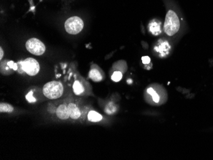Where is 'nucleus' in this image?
<instances>
[{
  "label": "nucleus",
  "instance_id": "f257e3e1",
  "mask_svg": "<svg viewBox=\"0 0 213 160\" xmlns=\"http://www.w3.org/2000/svg\"><path fill=\"white\" fill-rule=\"evenodd\" d=\"M180 22L177 14L172 10H169L165 18L164 31L169 36H173L179 31Z\"/></svg>",
  "mask_w": 213,
  "mask_h": 160
},
{
  "label": "nucleus",
  "instance_id": "f03ea898",
  "mask_svg": "<svg viewBox=\"0 0 213 160\" xmlns=\"http://www.w3.org/2000/svg\"><path fill=\"white\" fill-rule=\"evenodd\" d=\"M63 92V86L60 82L52 81L47 82L43 88V93L48 99L60 98Z\"/></svg>",
  "mask_w": 213,
  "mask_h": 160
},
{
  "label": "nucleus",
  "instance_id": "7ed1b4c3",
  "mask_svg": "<svg viewBox=\"0 0 213 160\" xmlns=\"http://www.w3.org/2000/svg\"><path fill=\"white\" fill-rule=\"evenodd\" d=\"M65 30L71 35L79 33L84 28V22L80 18L74 16L68 19L64 23Z\"/></svg>",
  "mask_w": 213,
  "mask_h": 160
},
{
  "label": "nucleus",
  "instance_id": "20e7f679",
  "mask_svg": "<svg viewBox=\"0 0 213 160\" xmlns=\"http://www.w3.org/2000/svg\"><path fill=\"white\" fill-rule=\"evenodd\" d=\"M26 47L30 53L36 56H41L45 51V45L35 38L28 40L26 43Z\"/></svg>",
  "mask_w": 213,
  "mask_h": 160
},
{
  "label": "nucleus",
  "instance_id": "39448f33",
  "mask_svg": "<svg viewBox=\"0 0 213 160\" xmlns=\"http://www.w3.org/2000/svg\"><path fill=\"white\" fill-rule=\"evenodd\" d=\"M24 71L30 76L37 75L40 71V65L38 62L33 58H27L23 61Z\"/></svg>",
  "mask_w": 213,
  "mask_h": 160
},
{
  "label": "nucleus",
  "instance_id": "423d86ee",
  "mask_svg": "<svg viewBox=\"0 0 213 160\" xmlns=\"http://www.w3.org/2000/svg\"><path fill=\"white\" fill-rule=\"evenodd\" d=\"M170 49V46L167 41L160 42L158 45L155 47V50L158 52L161 57L167 55Z\"/></svg>",
  "mask_w": 213,
  "mask_h": 160
},
{
  "label": "nucleus",
  "instance_id": "0eeeda50",
  "mask_svg": "<svg viewBox=\"0 0 213 160\" xmlns=\"http://www.w3.org/2000/svg\"><path fill=\"white\" fill-rule=\"evenodd\" d=\"M56 115L61 119H67L70 117L68 106L65 105H59L56 110Z\"/></svg>",
  "mask_w": 213,
  "mask_h": 160
},
{
  "label": "nucleus",
  "instance_id": "6e6552de",
  "mask_svg": "<svg viewBox=\"0 0 213 160\" xmlns=\"http://www.w3.org/2000/svg\"><path fill=\"white\" fill-rule=\"evenodd\" d=\"M68 109L69 111L70 117L71 118L74 119H77L81 115L80 111L78 107L75 103H69L68 105Z\"/></svg>",
  "mask_w": 213,
  "mask_h": 160
},
{
  "label": "nucleus",
  "instance_id": "1a4fd4ad",
  "mask_svg": "<svg viewBox=\"0 0 213 160\" xmlns=\"http://www.w3.org/2000/svg\"><path fill=\"white\" fill-rule=\"evenodd\" d=\"M149 28L151 33L154 35H158L161 33V23L156 21H151L150 23Z\"/></svg>",
  "mask_w": 213,
  "mask_h": 160
},
{
  "label": "nucleus",
  "instance_id": "9d476101",
  "mask_svg": "<svg viewBox=\"0 0 213 160\" xmlns=\"http://www.w3.org/2000/svg\"><path fill=\"white\" fill-rule=\"evenodd\" d=\"M89 77L94 82H100L102 80V76L100 72L96 69H92L89 72Z\"/></svg>",
  "mask_w": 213,
  "mask_h": 160
},
{
  "label": "nucleus",
  "instance_id": "9b49d317",
  "mask_svg": "<svg viewBox=\"0 0 213 160\" xmlns=\"http://www.w3.org/2000/svg\"><path fill=\"white\" fill-rule=\"evenodd\" d=\"M88 118V120L91 122H98L102 119V116L95 111H90Z\"/></svg>",
  "mask_w": 213,
  "mask_h": 160
},
{
  "label": "nucleus",
  "instance_id": "f8f14e48",
  "mask_svg": "<svg viewBox=\"0 0 213 160\" xmlns=\"http://www.w3.org/2000/svg\"><path fill=\"white\" fill-rule=\"evenodd\" d=\"M74 93L77 95H79L84 92V88L79 81H75L73 86Z\"/></svg>",
  "mask_w": 213,
  "mask_h": 160
},
{
  "label": "nucleus",
  "instance_id": "ddd939ff",
  "mask_svg": "<svg viewBox=\"0 0 213 160\" xmlns=\"http://www.w3.org/2000/svg\"><path fill=\"white\" fill-rule=\"evenodd\" d=\"M13 111V107L10 104L5 103H1L0 105V112H12Z\"/></svg>",
  "mask_w": 213,
  "mask_h": 160
},
{
  "label": "nucleus",
  "instance_id": "4468645a",
  "mask_svg": "<svg viewBox=\"0 0 213 160\" xmlns=\"http://www.w3.org/2000/svg\"><path fill=\"white\" fill-rule=\"evenodd\" d=\"M147 93L149 94H150L152 98H153V100L155 102V103H158L160 101V97L159 95L155 92V91L153 89V88H150L148 89H147Z\"/></svg>",
  "mask_w": 213,
  "mask_h": 160
},
{
  "label": "nucleus",
  "instance_id": "2eb2a0df",
  "mask_svg": "<svg viewBox=\"0 0 213 160\" xmlns=\"http://www.w3.org/2000/svg\"><path fill=\"white\" fill-rule=\"evenodd\" d=\"M122 77H123V74H122L121 72H114L113 75H112L111 78H112V80L113 81L118 82L121 81Z\"/></svg>",
  "mask_w": 213,
  "mask_h": 160
},
{
  "label": "nucleus",
  "instance_id": "dca6fc26",
  "mask_svg": "<svg viewBox=\"0 0 213 160\" xmlns=\"http://www.w3.org/2000/svg\"><path fill=\"white\" fill-rule=\"evenodd\" d=\"M26 98L30 103H33V102H36V99L33 97V92L32 91H30L29 92H28V94L26 95Z\"/></svg>",
  "mask_w": 213,
  "mask_h": 160
},
{
  "label": "nucleus",
  "instance_id": "f3484780",
  "mask_svg": "<svg viewBox=\"0 0 213 160\" xmlns=\"http://www.w3.org/2000/svg\"><path fill=\"white\" fill-rule=\"evenodd\" d=\"M7 65L11 69H12L13 70H18V65L17 63H15L12 61H8V63H7Z\"/></svg>",
  "mask_w": 213,
  "mask_h": 160
},
{
  "label": "nucleus",
  "instance_id": "a211bd4d",
  "mask_svg": "<svg viewBox=\"0 0 213 160\" xmlns=\"http://www.w3.org/2000/svg\"><path fill=\"white\" fill-rule=\"evenodd\" d=\"M142 61L144 64V65H147V64L150 63L151 59L149 56H143L142 58Z\"/></svg>",
  "mask_w": 213,
  "mask_h": 160
},
{
  "label": "nucleus",
  "instance_id": "6ab92c4d",
  "mask_svg": "<svg viewBox=\"0 0 213 160\" xmlns=\"http://www.w3.org/2000/svg\"><path fill=\"white\" fill-rule=\"evenodd\" d=\"M0 51H1V55H0V59H2L3 58V49H2V48L1 47V48H0Z\"/></svg>",
  "mask_w": 213,
  "mask_h": 160
},
{
  "label": "nucleus",
  "instance_id": "aec40b11",
  "mask_svg": "<svg viewBox=\"0 0 213 160\" xmlns=\"http://www.w3.org/2000/svg\"><path fill=\"white\" fill-rule=\"evenodd\" d=\"M131 82H132V81H131V80H128V82L129 84H130V83H131Z\"/></svg>",
  "mask_w": 213,
  "mask_h": 160
}]
</instances>
